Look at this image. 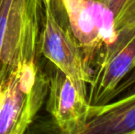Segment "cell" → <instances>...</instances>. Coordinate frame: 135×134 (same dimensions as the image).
Returning <instances> with one entry per match:
<instances>
[{"label":"cell","mask_w":135,"mask_h":134,"mask_svg":"<svg viewBox=\"0 0 135 134\" xmlns=\"http://www.w3.org/2000/svg\"><path fill=\"white\" fill-rule=\"evenodd\" d=\"M7 86H0V106H1V102L2 99H3L4 97V93H5V90Z\"/></svg>","instance_id":"cell-11"},{"label":"cell","mask_w":135,"mask_h":134,"mask_svg":"<svg viewBox=\"0 0 135 134\" xmlns=\"http://www.w3.org/2000/svg\"><path fill=\"white\" fill-rule=\"evenodd\" d=\"M135 131V92L103 106L89 107L88 122L82 134H121ZM49 134H57L52 130Z\"/></svg>","instance_id":"cell-7"},{"label":"cell","mask_w":135,"mask_h":134,"mask_svg":"<svg viewBox=\"0 0 135 134\" xmlns=\"http://www.w3.org/2000/svg\"><path fill=\"white\" fill-rule=\"evenodd\" d=\"M49 77L40 60L20 67L6 87L0 106V134H26L45 103Z\"/></svg>","instance_id":"cell-3"},{"label":"cell","mask_w":135,"mask_h":134,"mask_svg":"<svg viewBox=\"0 0 135 134\" xmlns=\"http://www.w3.org/2000/svg\"><path fill=\"white\" fill-rule=\"evenodd\" d=\"M68 26L95 69L116 41L115 14L99 0H59Z\"/></svg>","instance_id":"cell-4"},{"label":"cell","mask_w":135,"mask_h":134,"mask_svg":"<svg viewBox=\"0 0 135 134\" xmlns=\"http://www.w3.org/2000/svg\"><path fill=\"white\" fill-rule=\"evenodd\" d=\"M135 82V66L133 69L119 83L116 88L113 90L111 94V97H110V101L114 100L115 98H118L119 97H120Z\"/></svg>","instance_id":"cell-8"},{"label":"cell","mask_w":135,"mask_h":134,"mask_svg":"<svg viewBox=\"0 0 135 134\" xmlns=\"http://www.w3.org/2000/svg\"><path fill=\"white\" fill-rule=\"evenodd\" d=\"M99 1L106 4V5L113 11L116 16V15L119 13V11L121 9V7H123V5H124L127 0H99Z\"/></svg>","instance_id":"cell-9"},{"label":"cell","mask_w":135,"mask_h":134,"mask_svg":"<svg viewBox=\"0 0 135 134\" xmlns=\"http://www.w3.org/2000/svg\"><path fill=\"white\" fill-rule=\"evenodd\" d=\"M47 73L46 108L57 134H82L88 122L90 105L87 96L52 63Z\"/></svg>","instance_id":"cell-5"},{"label":"cell","mask_w":135,"mask_h":134,"mask_svg":"<svg viewBox=\"0 0 135 134\" xmlns=\"http://www.w3.org/2000/svg\"><path fill=\"white\" fill-rule=\"evenodd\" d=\"M121 134H135V131H129V132H125V133H121Z\"/></svg>","instance_id":"cell-12"},{"label":"cell","mask_w":135,"mask_h":134,"mask_svg":"<svg viewBox=\"0 0 135 134\" xmlns=\"http://www.w3.org/2000/svg\"><path fill=\"white\" fill-rule=\"evenodd\" d=\"M47 0H0V86L20 67L40 60Z\"/></svg>","instance_id":"cell-1"},{"label":"cell","mask_w":135,"mask_h":134,"mask_svg":"<svg viewBox=\"0 0 135 134\" xmlns=\"http://www.w3.org/2000/svg\"><path fill=\"white\" fill-rule=\"evenodd\" d=\"M39 55L64 73L87 96L94 69L73 35L59 0H47L39 41Z\"/></svg>","instance_id":"cell-2"},{"label":"cell","mask_w":135,"mask_h":134,"mask_svg":"<svg viewBox=\"0 0 135 134\" xmlns=\"http://www.w3.org/2000/svg\"><path fill=\"white\" fill-rule=\"evenodd\" d=\"M135 66V27L105 51L94 69L93 78L87 90L90 106H103L110 102V97L119 83Z\"/></svg>","instance_id":"cell-6"},{"label":"cell","mask_w":135,"mask_h":134,"mask_svg":"<svg viewBox=\"0 0 135 134\" xmlns=\"http://www.w3.org/2000/svg\"><path fill=\"white\" fill-rule=\"evenodd\" d=\"M134 92H135V82L132 85V86H130V87L128 88V89L126 90V91L124 92V93L122 94V95L120 96V97H122V96H125V95H128V94L134 93ZM115 99H116V98H115Z\"/></svg>","instance_id":"cell-10"}]
</instances>
